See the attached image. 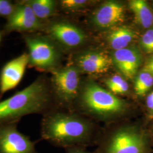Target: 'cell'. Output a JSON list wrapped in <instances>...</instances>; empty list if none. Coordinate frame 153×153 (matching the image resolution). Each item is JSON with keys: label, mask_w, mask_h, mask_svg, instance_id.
<instances>
[{"label": "cell", "mask_w": 153, "mask_h": 153, "mask_svg": "<svg viewBox=\"0 0 153 153\" xmlns=\"http://www.w3.org/2000/svg\"><path fill=\"white\" fill-rule=\"evenodd\" d=\"M40 132L42 140L66 149L97 146L102 129L75 111L54 108L43 115Z\"/></svg>", "instance_id": "6da1fadb"}, {"label": "cell", "mask_w": 153, "mask_h": 153, "mask_svg": "<svg viewBox=\"0 0 153 153\" xmlns=\"http://www.w3.org/2000/svg\"><path fill=\"white\" fill-rule=\"evenodd\" d=\"M73 104L79 114L109 124L124 119L133 110L128 101L93 81L85 84Z\"/></svg>", "instance_id": "7a4b0ae2"}, {"label": "cell", "mask_w": 153, "mask_h": 153, "mask_svg": "<svg viewBox=\"0 0 153 153\" xmlns=\"http://www.w3.org/2000/svg\"><path fill=\"white\" fill-rule=\"evenodd\" d=\"M102 132L97 153H153L146 124L123 122L110 124Z\"/></svg>", "instance_id": "3957f363"}, {"label": "cell", "mask_w": 153, "mask_h": 153, "mask_svg": "<svg viewBox=\"0 0 153 153\" xmlns=\"http://www.w3.org/2000/svg\"><path fill=\"white\" fill-rule=\"evenodd\" d=\"M44 78L39 77L27 88L0 102V123L19 121L31 114H43L56 108Z\"/></svg>", "instance_id": "277c9868"}, {"label": "cell", "mask_w": 153, "mask_h": 153, "mask_svg": "<svg viewBox=\"0 0 153 153\" xmlns=\"http://www.w3.org/2000/svg\"><path fill=\"white\" fill-rule=\"evenodd\" d=\"M28 55V66L39 71L52 72L60 68L61 53L59 45L48 35L39 33H23Z\"/></svg>", "instance_id": "5b68a950"}, {"label": "cell", "mask_w": 153, "mask_h": 153, "mask_svg": "<svg viewBox=\"0 0 153 153\" xmlns=\"http://www.w3.org/2000/svg\"><path fill=\"white\" fill-rule=\"evenodd\" d=\"M51 74L53 99L57 107L71 110L79 95V69L75 66H66L55 69Z\"/></svg>", "instance_id": "8992f818"}, {"label": "cell", "mask_w": 153, "mask_h": 153, "mask_svg": "<svg viewBox=\"0 0 153 153\" xmlns=\"http://www.w3.org/2000/svg\"><path fill=\"white\" fill-rule=\"evenodd\" d=\"M45 27V23L35 16L31 8L23 0L16 2L14 11L7 18L3 33H38L44 31Z\"/></svg>", "instance_id": "52a82bcc"}, {"label": "cell", "mask_w": 153, "mask_h": 153, "mask_svg": "<svg viewBox=\"0 0 153 153\" xmlns=\"http://www.w3.org/2000/svg\"><path fill=\"white\" fill-rule=\"evenodd\" d=\"M19 121L0 123V153H39L33 141L17 129Z\"/></svg>", "instance_id": "ba28073f"}, {"label": "cell", "mask_w": 153, "mask_h": 153, "mask_svg": "<svg viewBox=\"0 0 153 153\" xmlns=\"http://www.w3.org/2000/svg\"><path fill=\"white\" fill-rule=\"evenodd\" d=\"M44 30L50 38L64 49L76 48L86 39L83 30L65 20L59 19L50 22L45 25Z\"/></svg>", "instance_id": "9c48e42d"}, {"label": "cell", "mask_w": 153, "mask_h": 153, "mask_svg": "<svg viewBox=\"0 0 153 153\" xmlns=\"http://www.w3.org/2000/svg\"><path fill=\"white\" fill-rule=\"evenodd\" d=\"M126 18V7L120 2L108 1L93 12L91 22L100 29H111L120 25Z\"/></svg>", "instance_id": "30bf717a"}, {"label": "cell", "mask_w": 153, "mask_h": 153, "mask_svg": "<svg viewBox=\"0 0 153 153\" xmlns=\"http://www.w3.org/2000/svg\"><path fill=\"white\" fill-rule=\"evenodd\" d=\"M113 65L127 79L135 78L142 64V56L136 46L129 45L124 49L114 51L111 56Z\"/></svg>", "instance_id": "8fae6325"}, {"label": "cell", "mask_w": 153, "mask_h": 153, "mask_svg": "<svg viewBox=\"0 0 153 153\" xmlns=\"http://www.w3.org/2000/svg\"><path fill=\"white\" fill-rule=\"evenodd\" d=\"M27 66V53L18 56L3 66L0 72V97L16 88L22 81Z\"/></svg>", "instance_id": "7c38bea8"}, {"label": "cell", "mask_w": 153, "mask_h": 153, "mask_svg": "<svg viewBox=\"0 0 153 153\" xmlns=\"http://www.w3.org/2000/svg\"><path fill=\"white\" fill-rule=\"evenodd\" d=\"M76 68L89 74H101L108 71L113 65L111 57L101 51L86 52L78 56Z\"/></svg>", "instance_id": "4fadbf2b"}, {"label": "cell", "mask_w": 153, "mask_h": 153, "mask_svg": "<svg viewBox=\"0 0 153 153\" xmlns=\"http://www.w3.org/2000/svg\"><path fill=\"white\" fill-rule=\"evenodd\" d=\"M135 36L136 33L131 28L119 25L108 30L106 40L112 49L117 51L129 47Z\"/></svg>", "instance_id": "5bb4252c"}, {"label": "cell", "mask_w": 153, "mask_h": 153, "mask_svg": "<svg viewBox=\"0 0 153 153\" xmlns=\"http://www.w3.org/2000/svg\"><path fill=\"white\" fill-rule=\"evenodd\" d=\"M128 6L137 23L143 28H150L153 25V11L148 2L144 0H131Z\"/></svg>", "instance_id": "9a60e30c"}, {"label": "cell", "mask_w": 153, "mask_h": 153, "mask_svg": "<svg viewBox=\"0 0 153 153\" xmlns=\"http://www.w3.org/2000/svg\"><path fill=\"white\" fill-rule=\"evenodd\" d=\"M35 16L44 22L56 13L59 2L55 0H24Z\"/></svg>", "instance_id": "2e32d148"}, {"label": "cell", "mask_w": 153, "mask_h": 153, "mask_svg": "<svg viewBox=\"0 0 153 153\" xmlns=\"http://www.w3.org/2000/svg\"><path fill=\"white\" fill-rule=\"evenodd\" d=\"M134 90L137 97L143 98L153 86V76L141 70L135 76Z\"/></svg>", "instance_id": "e0dca14e"}, {"label": "cell", "mask_w": 153, "mask_h": 153, "mask_svg": "<svg viewBox=\"0 0 153 153\" xmlns=\"http://www.w3.org/2000/svg\"><path fill=\"white\" fill-rule=\"evenodd\" d=\"M104 83L109 91L116 95H126L128 93L129 90L128 82L124 78L119 75H115L105 79Z\"/></svg>", "instance_id": "ac0fdd59"}, {"label": "cell", "mask_w": 153, "mask_h": 153, "mask_svg": "<svg viewBox=\"0 0 153 153\" xmlns=\"http://www.w3.org/2000/svg\"><path fill=\"white\" fill-rule=\"evenodd\" d=\"M90 3V1L87 0H62L59 4L64 11L74 12L86 7Z\"/></svg>", "instance_id": "d6986e66"}, {"label": "cell", "mask_w": 153, "mask_h": 153, "mask_svg": "<svg viewBox=\"0 0 153 153\" xmlns=\"http://www.w3.org/2000/svg\"><path fill=\"white\" fill-rule=\"evenodd\" d=\"M140 45L145 53L153 54V28L148 29L143 34L140 39Z\"/></svg>", "instance_id": "ffe728a7"}, {"label": "cell", "mask_w": 153, "mask_h": 153, "mask_svg": "<svg viewBox=\"0 0 153 153\" xmlns=\"http://www.w3.org/2000/svg\"><path fill=\"white\" fill-rule=\"evenodd\" d=\"M16 3H13L8 0H0V16L6 19L14 11Z\"/></svg>", "instance_id": "44dd1931"}, {"label": "cell", "mask_w": 153, "mask_h": 153, "mask_svg": "<svg viewBox=\"0 0 153 153\" xmlns=\"http://www.w3.org/2000/svg\"><path fill=\"white\" fill-rule=\"evenodd\" d=\"M146 117L149 121L153 118V91L149 93L146 96L145 102Z\"/></svg>", "instance_id": "7402d4cb"}, {"label": "cell", "mask_w": 153, "mask_h": 153, "mask_svg": "<svg viewBox=\"0 0 153 153\" xmlns=\"http://www.w3.org/2000/svg\"><path fill=\"white\" fill-rule=\"evenodd\" d=\"M66 153H97L94 150L93 152L88 151L87 148L81 146H74L65 149Z\"/></svg>", "instance_id": "603a6c76"}, {"label": "cell", "mask_w": 153, "mask_h": 153, "mask_svg": "<svg viewBox=\"0 0 153 153\" xmlns=\"http://www.w3.org/2000/svg\"><path fill=\"white\" fill-rule=\"evenodd\" d=\"M142 70L148 72L153 76V54L145 61Z\"/></svg>", "instance_id": "cb8c5ba5"}, {"label": "cell", "mask_w": 153, "mask_h": 153, "mask_svg": "<svg viewBox=\"0 0 153 153\" xmlns=\"http://www.w3.org/2000/svg\"><path fill=\"white\" fill-rule=\"evenodd\" d=\"M150 121H152V123L147 125V130L153 148V118Z\"/></svg>", "instance_id": "d4e9b609"}, {"label": "cell", "mask_w": 153, "mask_h": 153, "mask_svg": "<svg viewBox=\"0 0 153 153\" xmlns=\"http://www.w3.org/2000/svg\"><path fill=\"white\" fill-rule=\"evenodd\" d=\"M0 41H1V33H0Z\"/></svg>", "instance_id": "484cf974"}, {"label": "cell", "mask_w": 153, "mask_h": 153, "mask_svg": "<svg viewBox=\"0 0 153 153\" xmlns=\"http://www.w3.org/2000/svg\"></svg>", "instance_id": "4316f807"}]
</instances>
